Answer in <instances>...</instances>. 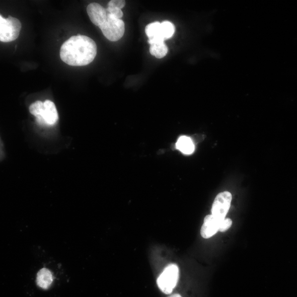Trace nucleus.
<instances>
[{
	"label": "nucleus",
	"mask_w": 297,
	"mask_h": 297,
	"mask_svg": "<svg viewBox=\"0 0 297 297\" xmlns=\"http://www.w3.org/2000/svg\"><path fill=\"white\" fill-rule=\"evenodd\" d=\"M44 104V110L42 116L47 124L52 125L56 123L58 119L56 106L51 101L48 100H46Z\"/></svg>",
	"instance_id": "nucleus-8"
},
{
	"label": "nucleus",
	"mask_w": 297,
	"mask_h": 297,
	"mask_svg": "<svg viewBox=\"0 0 297 297\" xmlns=\"http://www.w3.org/2000/svg\"><path fill=\"white\" fill-rule=\"evenodd\" d=\"M176 146L177 150L187 155L192 154L194 151L192 140L186 136H181L176 142Z\"/></svg>",
	"instance_id": "nucleus-9"
},
{
	"label": "nucleus",
	"mask_w": 297,
	"mask_h": 297,
	"mask_svg": "<svg viewBox=\"0 0 297 297\" xmlns=\"http://www.w3.org/2000/svg\"><path fill=\"white\" fill-rule=\"evenodd\" d=\"M22 28L21 22L16 18L9 16L7 19L0 16V41L8 43L19 37Z\"/></svg>",
	"instance_id": "nucleus-3"
},
{
	"label": "nucleus",
	"mask_w": 297,
	"mask_h": 297,
	"mask_svg": "<svg viewBox=\"0 0 297 297\" xmlns=\"http://www.w3.org/2000/svg\"><path fill=\"white\" fill-rule=\"evenodd\" d=\"M222 220L212 214L207 215L204 218V224L200 231L202 237L208 239L214 236L219 231V226Z\"/></svg>",
	"instance_id": "nucleus-7"
},
{
	"label": "nucleus",
	"mask_w": 297,
	"mask_h": 297,
	"mask_svg": "<svg viewBox=\"0 0 297 297\" xmlns=\"http://www.w3.org/2000/svg\"><path fill=\"white\" fill-rule=\"evenodd\" d=\"M168 52V48L165 43L151 45L150 52L153 56L158 58L164 57Z\"/></svg>",
	"instance_id": "nucleus-12"
},
{
	"label": "nucleus",
	"mask_w": 297,
	"mask_h": 297,
	"mask_svg": "<svg viewBox=\"0 0 297 297\" xmlns=\"http://www.w3.org/2000/svg\"><path fill=\"white\" fill-rule=\"evenodd\" d=\"M232 201V194L229 192L219 193L213 201L212 215L219 219H224L227 215Z\"/></svg>",
	"instance_id": "nucleus-5"
},
{
	"label": "nucleus",
	"mask_w": 297,
	"mask_h": 297,
	"mask_svg": "<svg viewBox=\"0 0 297 297\" xmlns=\"http://www.w3.org/2000/svg\"><path fill=\"white\" fill-rule=\"evenodd\" d=\"M97 53L96 42L85 35H79L65 41L59 54L62 60L70 66H83L93 62Z\"/></svg>",
	"instance_id": "nucleus-1"
},
{
	"label": "nucleus",
	"mask_w": 297,
	"mask_h": 297,
	"mask_svg": "<svg viewBox=\"0 0 297 297\" xmlns=\"http://www.w3.org/2000/svg\"><path fill=\"white\" fill-rule=\"evenodd\" d=\"M52 281V275L49 270L43 269L38 273L37 282L40 287L47 289L50 287Z\"/></svg>",
	"instance_id": "nucleus-10"
},
{
	"label": "nucleus",
	"mask_w": 297,
	"mask_h": 297,
	"mask_svg": "<svg viewBox=\"0 0 297 297\" xmlns=\"http://www.w3.org/2000/svg\"><path fill=\"white\" fill-rule=\"evenodd\" d=\"M162 34L165 40L171 38L175 33V27L169 21H164L161 23Z\"/></svg>",
	"instance_id": "nucleus-13"
},
{
	"label": "nucleus",
	"mask_w": 297,
	"mask_h": 297,
	"mask_svg": "<svg viewBox=\"0 0 297 297\" xmlns=\"http://www.w3.org/2000/svg\"><path fill=\"white\" fill-rule=\"evenodd\" d=\"M44 110V104L41 101H37L29 107L30 112L35 117L43 116Z\"/></svg>",
	"instance_id": "nucleus-14"
},
{
	"label": "nucleus",
	"mask_w": 297,
	"mask_h": 297,
	"mask_svg": "<svg viewBox=\"0 0 297 297\" xmlns=\"http://www.w3.org/2000/svg\"><path fill=\"white\" fill-rule=\"evenodd\" d=\"M36 120L37 122L41 125H44V124H47L44 118L42 116H38L36 117Z\"/></svg>",
	"instance_id": "nucleus-18"
},
{
	"label": "nucleus",
	"mask_w": 297,
	"mask_h": 297,
	"mask_svg": "<svg viewBox=\"0 0 297 297\" xmlns=\"http://www.w3.org/2000/svg\"><path fill=\"white\" fill-rule=\"evenodd\" d=\"M87 14L94 25L100 27L105 22L108 17L106 9L96 3L89 4L87 8Z\"/></svg>",
	"instance_id": "nucleus-6"
},
{
	"label": "nucleus",
	"mask_w": 297,
	"mask_h": 297,
	"mask_svg": "<svg viewBox=\"0 0 297 297\" xmlns=\"http://www.w3.org/2000/svg\"><path fill=\"white\" fill-rule=\"evenodd\" d=\"M179 279V269L175 264L169 265L157 280L158 286L166 294H170Z\"/></svg>",
	"instance_id": "nucleus-4"
},
{
	"label": "nucleus",
	"mask_w": 297,
	"mask_h": 297,
	"mask_svg": "<svg viewBox=\"0 0 297 297\" xmlns=\"http://www.w3.org/2000/svg\"><path fill=\"white\" fill-rule=\"evenodd\" d=\"M148 40L158 39L165 40L162 34L161 23L155 22L148 25L145 29Z\"/></svg>",
	"instance_id": "nucleus-11"
},
{
	"label": "nucleus",
	"mask_w": 297,
	"mask_h": 297,
	"mask_svg": "<svg viewBox=\"0 0 297 297\" xmlns=\"http://www.w3.org/2000/svg\"><path fill=\"white\" fill-rule=\"evenodd\" d=\"M233 224V221L230 218H225L221 221L220 226H219V231L221 233H224L228 231L231 227Z\"/></svg>",
	"instance_id": "nucleus-16"
},
{
	"label": "nucleus",
	"mask_w": 297,
	"mask_h": 297,
	"mask_svg": "<svg viewBox=\"0 0 297 297\" xmlns=\"http://www.w3.org/2000/svg\"><path fill=\"white\" fill-rule=\"evenodd\" d=\"M168 297H182V296L179 294H172Z\"/></svg>",
	"instance_id": "nucleus-19"
},
{
	"label": "nucleus",
	"mask_w": 297,
	"mask_h": 297,
	"mask_svg": "<svg viewBox=\"0 0 297 297\" xmlns=\"http://www.w3.org/2000/svg\"><path fill=\"white\" fill-rule=\"evenodd\" d=\"M126 5V2L123 0H112L108 4V7L116 8L122 9Z\"/></svg>",
	"instance_id": "nucleus-17"
},
{
	"label": "nucleus",
	"mask_w": 297,
	"mask_h": 297,
	"mask_svg": "<svg viewBox=\"0 0 297 297\" xmlns=\"http://www.w3.org/2000/svg\"><path fill=\"white\" fill-rule=\"evenodd\" d=\"M99 28L104 36L111 41L121 39L125 32L124 22L109 14L105 22Z\"/></svg>",
	"instance_id": "nucleus-2"
},
{
	"label": "nucleus",
	"mask_w": 297,
	"mask_h": 297,
	"mask_svg": "<svg viewBox=\"0 0 297 297\" xmlns=\"http://www.w3.org/2000/svg\"><path fill=\"white\" fill-rule=\"evenodd\" d=\"M106 11L108 14L112 15L118 19H121L123 16L122 10L118 8L108 7L106 9Z\"/></svg>",
	"instance_id": "nucleus-15"
}]
</instances>
